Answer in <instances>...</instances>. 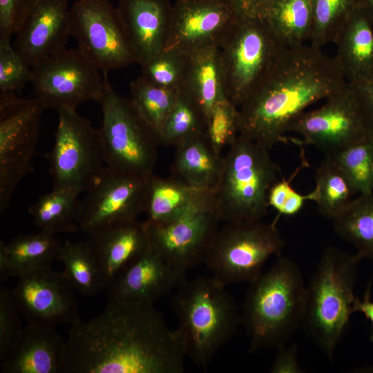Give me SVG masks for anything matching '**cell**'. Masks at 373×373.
<instances>
[{"instance_id": "603a6c76", "label": "cell", "mask_w": 373, "mask_h": 373, "mask_svg": "<svg viewBox=\"0 0 373 373\" xmlns=\"http://www.w3.org/2000/svg\"><path fill=\"white\" fill-rule=\"evenodd\" d=\"M65 340L55 327L27 325L12 351L1 361L3 373H59Z\"/></svg>"}, {"instance_id": "83f0119b", "label": "cell", "mask_w": 373, "mask_h": 373, "mask_svg": "<svg viewBox=\"0 0 373 373\" xmlns=\"http://www.w3.org/2000/svg\"><path fill=\"white\" fill-rule=\"evenodd\" d=\"M253 15L265 20L287 48L302 46L309 39L312 0H267Z\"/></svg>"}, {"instance_id": "ab89813d", "label": "cell", "mask_w": 373, "mask_h": 373, "mask_svg": "<svg viewBox=\"0 0 373 373\" xmlns=\"http://www.w3.org/2000/svg\"><path fill=\"white\" fill-rule=\"evenodd\" d=\"M32 79V67L18 55L10 41H0V93L19 92Z\"/></svg>"}, {"instance_id": "836d02e7", "label": "cell", "mask_w": 373, "mask_h": 373, "mask_svg": "<svg viewBox=\"0 0 373 373\" xmlns=\"http://www.w3.org/2000/svg\"><path fill=\"white\" fill-rule=\"evenodd\" d=\"M207 118L194 98L184 88L160 132V145L174 146L206 133Z\"/></svg>"}, {"instance_id": "d6986e66", "label": "cell", "mask_w": 373, "mask_h": 373, "mask_svg": "<svg viewBox=\"0 0 373 373\" xmlns=\"http://www.w3.org/2000/svg\"><path fill=\"white\" fill-rule=\"evenodd\" d=\"M69 17L68 0H39L16 30L14 49L32 67L66 48Z\"/></svg>"}, {"instance_id": "277c9868", "label": "cell", "mask_w": 373, "mask_h": 373, "mask_svg": "<svg viewBox=\"0 0 373 373\" xmlns=\"http://www.w3.org/2000/svg\"><path fill=\"white\" fill-rule=\"evenodd\" d=\"M226 285L212 276L182 282L173 297L175 331L185 356L206 367L236 332L240 314Z\"/></svg>"}, {"instance_id": "ee69618b", "label": "cell", "mask_w": 373, "mask_h": 373, "mask_svg": "<svg viewBox=\"0 0 373 373\" xmlns=\"http://www.w3.org/2000/svg\"><path fill=\"white\" fill-rule=\"evenodd\" d=\"M270 372L271 373H303L304 370L298 362V346L287 343L277 349Z\"/></svg>"}, {"instance_id": "74e56055", "label": "cell", "mask_w": 373, "mask_h": 373, "mask_svg": "<svg viewBox=\"0 0 373 373\" xmlns=\"http://www.w3.org/2000/svg\"><path fill=\"white\" fill-rule=\"evenodd\" d=\"M189 53L177 49H164L140 65L146 80L169 89L182 88L186 76Z\"/></svg>"}, {"instance_id": "f6af8a7d", "label": "cell", "mask_w": 373, "mask_h": 373, "mask_svg": "<svg viewBox=\"0 0 373 373\" xmlns=\"http://www.w3.org/2000/svg\"><path fill=\"white\" fill-rule=\"evenodd\" d=\"M371 283H369L365 291L363 300L355 298L352 305L353 313L360 312L364 314L371 323L370 340L373 342V301L371 300Z\"/></svg>"}, {"instance_id": "7402d4cb", "label": "cell", "mask_w": 373, "mask_h": 373, "mask_svg": "<svg viewBox=\"0 0 373 373\" xmlns=\"http://www.w3.org/2000/svg\"><path fill=\"white\" fill-rule=\"evenodd\" d=\"M87 236L106 288L124 268L149 248L145 222L137 219L111 224Z\"/></svg>"}, {"instance_id": "8d00e7d4", "label": "cell", "mask_w": 373, "mask_h": 373, "mask_svg": "<svg viewBox=\"0 0 373 373\" xmlns=\"http://www.w3.org/2000/svg\"><path fill=\"white\" fill-rule=\"evenodd\" d=\"M332 157L358 194L373 193V136L367 135Z\"/></svg>"}, {"instance_id": "5b68a950", "label": "cell", "mask_w": 373, "mask_h": 373, "mask_svg": "<svg viewBox=\"0 0 373 373\" xmlns=\"http://www.w3.org/2000/svg\"><path fill=\"white\" fill-rule=\"evenodd\" d=\"M269 149L238 134L222 156L209 208L219 221H259L268 213L267 194L281 169Z\"/></svg>"}, {"instance_id": "d6a6232c", "label": "cell", "mask_w": 373, "mask_h": 373, "mask_svg": "<svg viewBox=\"0 0 373 373\" xmlns=\"http://www.w3.org/2000/svg\"><path fill=\"white\" fill-rule=\"evenodd\" d=\"M315 182L318 213L333 220L356 194L350 180L330 156L325 155L316 169Z\"/></svg>"}, {"instance_id": "e575fe53", "label": "cell", "mask_w": 373, "mask_h": 373, "mask_svg": "<svg viewBox=\"0 0 373 373\" xmlns=\"http://www.w3.org/2000/svg\"><path fill=\"white\" fill-rule=\"evenodd\" d=\"M361 6V0H312L309 44L322 48L334 44L345 22Z\"/></svg>"}, {"instance_id": "f35d334b", "label": "cell", "mask_w": 373, "mask_h": 373, "mask_svg": "<svg viewBox=\"0 0 373 373\" xmlns=\"http://www.w3.org/2000/svg\"><path fill=\"white\" fill-rule=\"evenodd\" d=\"M239 134L238 108L226 96L213 106L207 119L206 135L217 153L228 147Z\"/></svg>"}, {"instance_id": "681fc988", "label": "cell", "mask_w": 373, "mask_h": 373, "mask_svg": "<svg viewBox=\"0 0 373 373\" xmlns=\"http://www.w3.org/2000/svg\"><path fill=\"white\" fill-rule=\"evenodd\" d=\"M355 372H363V373H373V365L372 366H365L361 367H357L354 370Z\"/></svg>"}, {"instance_id": "f1b7e54d", "label": "cell", "mask_w": 373, "mask_h": 373, "mask_svg": "<svg viewBox=\"0 0 373 373\" xmlns=\"http://www.w3.org/2000/svg\"><path fill=\"white\" fill-rule=\"evenodd\" d=\"M80 193L68 188L52 189L28 209L35 225L46 233H72L79 230Z\"/></svg>"}, {"instance_id": "4fadbf2b", "label": "cell", "mask_w": 373, "mask_h": 373, "mask_svg": "<svg viewBox=\"0 0 373 373\" xmlns=\"http://www.w3.org/2000/svg\"><path fill=\"white\" fill-rule=\"evenodd\" d=\"M35 96L47 109L76 110L88 101L99 102L104 90L102 73L77 48H64L32 67Z\"/></svg>"}, {"instance_id": "8fae6325", "label": "cell", "mask_w": 373, "mask_h": 373, "mask_svg": "<svg viewBox=\"0 0 373 373\" xmlns=\"http://www.w3.org/2000/svg\"><path fill=\"white\" fill-rule=\"evenodd\" d=\"M47 108L38 97L0 93V213L19 182L34 171L41 117Z\"/></svg>"}, {"instance_id": "ac0fdd59", "label": "cell", "mask_w": 373, "mask_h": 373, "mask_svg": "<svg viewBox=\"0 0 373 373\" xmlns=\"http://www.w3.org/2000/svg\"><path fill=\"white\" fill-rule=\"evenodd\" d=\"M236 17L228 0H176L172 5L165 49L190 53L218 46Z\"/></svg>"}, {"instance_id": "52a82bcc", "label": "cell", "mask_w": 373, "mask_h": 373, "mask_svg": "<svg viewBox=\"0 0 373 373\" xmlns=\"http://www.w3.org/2000/svg\"><path fill=\"white\" fill-rule=\"evenodd\" d=\"M218 47L224 93L237 108L287 48L269 24L257 15L237 16Z\"/></svg>"}, {"instance_id": "cb8c5ba5", "label": "cell", "mask_w": 373, "mask_h": 373, "mask_svg": "<svg viewBox=\"0 0 373 373\" xmlns=\"http://www.w3.org/2000/svg\"><path fill=\"white\" fill-rule=\"evenodd\" d=\"M334 44V58L347 82H358L373 75V19L363 6L352 12Z\"/></svg>"}, {"instance_id": "9c48e42d", "label": "cell", "mask_w": 373, "mask_h": 373, "mask_svg": "<svg viewBox=\"0 0 373 373\" xmlns=\"http://www.w3.org/2000/svg\"><path fill=\"white\" fill-rule=\"evenodd\" d=\"M285 242L275 222H226L219 228L205 264L224 285L251 283L262 273L273 255H280Z\"/></svg>"}, {"instance_id": "9a60e30c", "label": "cell", "mask_w": 373, "mask_h": 373, "mask_svg": "<svg viewBox=\"0 0 373 373\" xmlns=\"http://www.w3.org/2000/svg\"><path fill=\"white\" fill-rule=\"evenodd\" d=\"M287 132L301 135L303 143L315 146L325 155H332L370 135L347 82L320 107L303 112L290 124Z\"/></svg>"}, {"instance_id": "e0dca14e", "label": "cell", "mask_w": 373, "mask_h": 373, "mask_svg": "<svg viewBox=\"0 0 373 373\" xmlns=\"http://www.w3.org/2000/svg\"><path fill=\"white\" fill-rule=\"evenodd\" d=\"M17 278L9 294L27 325L55 327L80 318L75 289L61 271L49 266Z\"/></svg>"}, {"instance_id": "7a4b0ae2", "label": "cell", "mask_w": 373, "mask_h": 373, "mask_svg": "<svg viewBox=\"0 0 373 373\" xmlns=\"http://www.w3.org/2000/svg\"><path fill=\"white\" fill-rule=\"evenodd\" d=\"M347 81L334 57L303 44L286 48L238 108L239 135L270 150L285 142L290 124L314 103Z\"/></svg>"}, {"instance_id": "f546056e", "label": "cell", "mask_w": 373, "mask_h": 373, "mask_svg": "<svg viewBox=\"0 0 373 373\" xmlns=\"http://www.w3.org/2000/svg\"><path fill=\"white\" fill-rule=\"evenodd\" d=\"M335 233L363 260H373V193L358 194L333 220Z\"/></svg>"}, {"instance_id": "ba28073f", "label": "cell", "mask_w": 373, "mask_h": 373, "mask_svg": "<svg viewBox=\"0 0 373 373\" xmlns=\"http://www.w3.org/2000/svg\"><path fill=\"white\" fill-rule=\"evenodd\" d=\"M104 77V90L99 102L102 124L99 128L106 166L142 176L153 173L158 147L157 133L147 124L130 98L119 95Z\"/></svg>"}, {"instance_id": "44dd1931", "label": "cell", "mask_w": 373, "mask_h": 373, "mask_svg": "<svg viewBox=\"0 0 373 373\" xmlns=\"http://www.w3.org/2000/svg\"><path fill=\"white\" fill-rule=\"evenodd\" d=\"M117 9L137 64L165 49L172 9L169 0H119Z\"/></svg>"}, {"instance_id": "5bb4252c", "label": "cell", "mask_w": 373, "mask_h": 373, "mask_svg": "<svg viewBox=\"0 0 373 373\" xmlns=\"http://www.w3.org/2000/svg\"><path fill=\"white\" fill-rule=\"evenodd\" d=\"M219 222L204 207L193 208L165 222L144 221L149 248L184 275L205 262Z\"/></svg>"}, {"instance_id": "bcb514c9", "label": "cell", "mask_w": 373, "mask_h": 373, "mask_svg": "<svg viewBox=\"0 0 373 373\" xmlns=\"http://www.w3.org/2000/svg\"><path fill=\"white\" fill-rule=\"evenodd\" d=\"M267 0H228L237 16L253 15Z\"/></svg>"}, {"instance_id": "60d3db41", "label": "cell", "mask_w": 373, "mask_h": 373, "mask_svg": "<svg viewBox=\"0 0 373 373\" xmlns=\"http://www.w3.org/2000/svg\"><path fill=\"white\" fill-rule=\"evenodd\" d=\"M20 314L13 304L9 289L0 287V361L15 348L23 330Z\"/></svg>"}, {"instance_id": "30bf717a", "label": "cell", "mask_w": 373, "mask_h": 373, "mask_svg": "<svg viewBox=\"0 0 373 373\" xmlns=\"http://www.w3.org/2000/svg\"><path fill=\"white\" fill-rule=\"evenodd\" d=\"M51 151L44 156L49 164L52 189L86 192L106 166L99 129L76 110L60 108Z\"/></svg>"}, {"instance_id": "b9f144b4", "label": "cell", "mask_w": 373, "mask_h": 373, "mask_svg": "<svg viewBox=\"0 0 373 373\" xmlns=\"http://www.w3.org/2000/svg\"><path fill=\"white\" fill-rule=\"evenodd\" d=\"M39 0H0V41H10Z\"/></svg>"}, {"instance_id": "2e32d148", "label": "cell", "mask_w": 373, "mask_h": 373, "mask_svg": "<svg viewBox=\"0 0 373 373\" xmlns=\"http://www.w3.org/2000/svg\"><path fill=\"white\" fill-rule=\"evenodd\" d=\"M149 176L106 166L81 201L79 230L88 235L111 224L137 219L144 211Z\"/></svg>"}, {"instance_id": "1f68e13d", "label": "cell", "mask_w": 373, "mask_h": 373, "mask_svg": "<svg viewBox=\"0 0 373 373\" xmlns=\"http://www.w3.org/2000/svg\"><path fill=\"white\" fill-rule=\"evenodd\" d=\"M61 245L55 235L42 231L19 235L6 243L12 277L51 266L57 260Z\"/></svg>"}, {"instance_id": "ffe728a7", "label": "cell", "mask_w": 373, "mask_h": 373, "mask_svg": "<svg viewBox=\"0 0 373 373\" xmlns=\"http://www.w3.org/2000/svg\"><path fill=\"white\" fill-rule=\"evenodd\" d=\"M186 280L149 248L124 268L106 289L108 299L154 303Z\"/></svg>"}, {"instance_id": "d4e9b609", "label": "cell", "mask_w": 373, "mask_h": 373, "mask_svg": "<svg viewBox=\"0 0 373 373\" xmlns=\"http://www.w3.org/2000/svg\"><path fill=\"white\" fill-rule=\"evenodd\" d=\"M211 191L193 188L177 178L148 177L144 211L146 221L162 222L178 217L200 207L209 211Z\"/></svg>"}, {"instance_id": "8992f818", "label": "cell", "mask_w": 373, "mask_h": 373, "mask_svg": "<svg viewBox=\"0 0 373 373\" xmlns=\"http://www.w3.org/2000/svg\"><path fill=\"white\" fill-rule=\"evenodd\" d=\"M361 260L356 252L349 254L336 247H327L306 286L301 326L329 359L353 314Z\"/></svg>"}, {"instance_id": "4316f807", "label": "cell", "mask_w": 373, "mask_h": 373, "mask_svg": "<svg viewBox=\"0 0 373 373\" xmlns=\"http://www.w3.org/2000/svg\"><path fill=\"white\" fill-rule=\"evenodd\" d=\"M182 88L194 98L208 119L215 104L225 96L218 46H207L189 53Z\"/></svg>"}, {"instance_id": "7c38bea8", "label": "cell", "mask_w": 373, "mask_h": 373, "mask_svg": "<svg viewBox=\"0 0 373 373\" xmlns=\"http://www.w3.org/2000/svg\"><path fill=\"white\" fill-rule=\"evenodd\" d=\"M69 35L103 75L137 64L117 9L110 0L75 1L70 8Z\"/></svg>"}, {"instance_id": "c3c4849f", "label": "cell", "mask_w": 373, "mask_h": 373, "mask_svg": "<svg viewBox=\"0 0 373 373\" xmlns=\"http://www.w3.org/2000/svg\"><path fill=\"white\" fill-rule=\"evenodd\" d=\"M361 1L373 19V0H361Z\"/></svg>"}, {"instance_id": "3957f363", "label": "cell", "mask_w": 373, "mask_h": 373, "mask_svg": "<svg viewBox=\"0 0 373 373\" xmlns=\"http://www.w3.org/2000/svg\"><path fill=\"white\" fill-rule=\"evenodd\" d=\"M240 314L249 350L285 345L302 325L306 285L291 259L278 255L275 263L249 283Z\"/></svg>"}, {"instance_id": "7bdbcfd3", "label": "cell", "mask_w": 373, "mask_h": 373, "mask_svg": "<svg viewBox=\"0 0 373 373\" xmlns=\"http://www.w3.org/2000/svg\"><path fill=\"white\" fill-rule=\"evenodd\" d=\"M348 84L355 95L366 129L373 136V75L361 82Z\"/></svg>"}, {"instance_id": "7dc6e473", "label": "cell", "mask_w": 373, "mask_h": 373, "mask_svg": "<svg viewBox=\"0 0 373 373\" xmlns=\"http://www.w3.org/2000/svg\"><path fill=\"white\" fill-rule=\"evenodd\" d=\"M12 277V272L9 257L6 250V243L0 241V280L4 282Z\"/></svg>"}, {"instance_id": "d590c367", "label": "cell", "mask_w": 373, "mask_h": 373, "mask_svg": "<svg viewBox=\"0 0 373 373\" xmlns=\"http://www.w3.org/2000/svg\"><path fill=\"white\" fill-rule=\"evenodd\" d=\"M178 91L156 85L142 76L130 84V99L133 105L158 137L175 104Z\"/></svg>"}, {"instance_id": "484cf974", "label": "cell", "mask_w": 373, "mask_h": 373, "mask_svg": "<svg viewBox=\"0 0 373 373\" xmlns=\"http://www.w3.org/2000/svg\"><path fill=\"white\" fill-rule=\"evenodd\" d=\"M175 148L171 175L196 189L211 191L219 179L222 155L216 153L206 133Z\"/></svg>"}, {"instance_id": "4dcf8cb0", "label": "cell", "mask_w": 373, "mask_h": 373, "mask_svg": "<svg viewBox=\"0 0 373 373\" xmlns=\"http://www.w3.org/2000/svg\"><path fill=\"white\" fill-rule=\"evenodd\" d=\"M57 260L63 264L61 272L68 283L82 295L93 296L106 290L105 281L87 240L61 243Z\"/></svg>"}, {"instance_id": "6da1fadb", "label": "cell", "mask_w": 373, "mask_h": 373, "mask_svg": "<svg viewBox=\"0 0 373 373\" xmlns=\"http://www.w3.org/2000/svg\"><path fill=\"white\" fill-rule=\"evenodd\" d=\"M185 357L153 303L108 299L99 315L70 325L59 373H182Z\"/></svg>"}]
</instances>
